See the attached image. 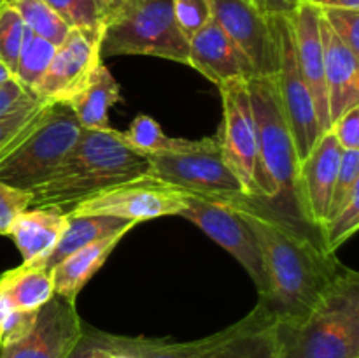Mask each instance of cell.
Returning <instances> with one entry per match:
<instances>
[{
	"label": "cell",
	"instance_id": "6da1fadb",
	"mask_svg": "<svg viewBox=\"0 0 359 358\" xmlns=\"http://www.w3.org/2000/svg\"><path fill=\"white\" fill-rule=\"evenodd\" d=\"M255 232L269 277V295L259 298L277 321H297L316 307L333 281L347 269L319 235L284 216L266 200L249 195L223 197Z\"/></svg>",
	"mask_w": 359,
	"mask_h": 358
},
{
	"label": "cell",
	"instance_id": "7a4b0ae2",
	"mask_svg": "<svg viewBox=\"0 0 359 358\" xmlns=\"http://www.w3.org/2000/svg\"><path fill=\"white\" fill-rule=\"evenodd\" d=\"M149 164L119 135V130L83 128L65 160L32 190L30 207H56L69 213L76 204L121 183L146 178Z\"/></svg>",
	"mask_w": 359,
	"mask_h": 358
},
{
	"label": "cell",
	"instance_id": "3957f363",
	"mask_svg": "<svg viewBox=\"0 0 359 358\" xmlns=\"http://www.w3.org/2000/svg\"><path fill=\"white\" fill-rule=\"evenodd\" d=\"M256 130V197L294 221L298 214V153L280 105L276 76L248 79ZM305 225V223H304Z\"/></svg>",
	"mask_w": 359,
	"mask_h": 358
},
{
	"label": "cell",
	"instance_id": "277c9868",
	"mask_svg": "<svg viewBox=\"0 0 359 358\" xmlns=\"http://www.w3.org/2000/svg\"><path fill=\"white\" fill-rule=\"evenodd\" d=\"M277 358H359V272L347 267L305 318L276 323Z\"/></svg>",
	"mask_w": 359,
	"mask_h": 358
},
{
	"label": "cell",
	"instance_id": "5b68a950",
	"mask_svg": "<svg viewBox=\"0 0 359 358\" xmlns=\"http://www.w3.org/2000/svg\"><path fill=\"white\" fill-rule=\"evenodd\" d=\"M100 53L156 56L188 65L189 41L175 21L172 0H121L109 7Z\"/></svg>",
	"mask_w": 359,
	"mask_h": 358
},
{
	"label": "cell",
	"instance_id": "8992f818",
	"mask_svg": "<svg viewBox=\"0 0 359 358\" xmlns=\"http://www.w3.org/2000/svg\"><path fill=\"white\" fill-rule=\"evenodd\" d=\"M81 132L83 126L69 105L51 104L39 125L0 160V181L32 192L65 160Z\"/></svg>",
	"mask_w": 359,
	"mask_h": 358
},
{
	"label": "cell",
	"instance_id": "52a82bcc",
	"mask_svg": "<svg viewBox=\"0 0 359 358\" xmlns=\"http://www.w3.org/2000/svg\"><path fill=\"white\" fill-rule=\"evenodd\" d=\"M179 216L195 223L203 234L226 249L249 274L259 298H266L269 277L258 239L248 221L223 197L186 193V207L179 213Z\"/></svg>",
	"mask_w": 359,
	"mask_h": 358
},
{
	"label": "cell",
	"instance_id": "ba28073f",
	"mask_svg": "<svg viewBox=\"0 0 359 358\" xmlns=\"http://www.w3.org/2000/svg\"><path fill=\"white\" fill-rule=\"evenodd\" d=\"M273 41L277 49L276 83L279 90L280 105L293 133L298 160H304L312 147L321 139L314 100L298 69L294 53V34L290 16H269Z\"/></svg>",
	"mask_w": 359,
	"mask_h": 358
},
{
	"label": "cell",
	"instance_id": "9c48e42d",
	"mask_svg": "<svg viewBox=\"0 0 359 358\" xmlns=\"http://www.w3.org/2000/svg\"><path fill=\"white\" fill-rule=\"evenodd\" d=\"M149 178L193 195H245L241 181L223 157L219 133L195 151L174 154H146Z\"/></svg>",
	"mask_w": 359,
	"mask_h": 358
},
{
	"label": "cell",
	"instance_id": "30bf717a",
	"mask_svg": "<svg viewBox=\"0 0 359 358\" xmlns=\"http://www.w3.org/2000/svg\"><path fill=\"white\" fill-rule=\"evenodd\" d=\"M186 207V192L158 179L140 178L104 190L83 202L76 204L67 214L70 216H112L126 221L153 220L174 216Z\"/></svg>",
	"mask_w": 359,
	"mask_h": 358
},
{
	"label": "cell",
	"instance_id": "8fae6325",
	"mask_svg": "<svg viewBox=\"0 0 359 358\" xmlns=\"http://www.w3.org/2000/svg\"><path fill=\"white\" fill-rule=\"evenodd\" d=\"M223 98L221 147L228 167L241 181L245 195L256 197V130L248 81L217 88Z\"/></svg>",
	"mask_w": 359,
	"mask_h": 358
},
{
	"label": "cell",
	"instance_id": "7c38bea8",
	"mask_svg": "<svg viewBox=\"0 0 359 358\" xmlns=\"http://www.w3.org/2000/svg\"><path fill=\"white\" fill-rule=\"evenodd\" d=\"M100 37H93L77 28H70L55 58L32 90L35 98L48 104L67 102L83 90L102 63Z\"/></svg>",
	"mask_w": 359,
	"mask_h": 358
},
{
	"label": "cell",
	"instance_id": "4fadbf2b",
	"mask_svg": "<svg viewBox=\"0 0 359 358\" xmlns=\"http://www.w3.org/2000/svg\"><path fill=\"white\" fill-rule=\"evenodd\" d=\"M83 321L76 302L53 295L39 309L34 326L25 336L0 346V358H67Z\"/></svg>",
	"mask_w": 359,
	"mask_h": 358
},
{
	"label": "cell",
	"instance_id": "5bb4252c",
	"mask_svg": "<svg viewBox=\"0 0 359 358\" xmlns=\"http://www.w3.org/2000/svg\"><path fill=\"white\" fill-rule=\"evenodd\" d=\"M212 16L251 63L255 76H276L277 49L269 16L252 0H212Z\"/></svg>",
	"mask_w": 359,
	"mask_h": 358
},
{
	"label": "cell",
	"instance_id": "9a60e30c",
	"mask_svg": "<svg viewBox=\"0 0 359 358\" xmlns=\"http://www.w3.org/2000/svg\"><path fill=\"white\" fill-rule=\"evenodd\" d=\"M340 157L342 147L328 130L298 164V214L307 227L318 232L328 213Z\"/></svg>",
	"mask_w": 359,
	"mask_h": 358
},
{
	"label": "cell",
	"instance_id": "2e32d148",
	"mask_svg": "<svg viewBox=\"0 0 359 358\" xmlns=\"http://www.w3.org/2000/svg\"><path fill=\"white\" fill-rule=\"evenodd\" d=\"M294 34L298 69L312 95L321 133L332 126L325 81V53L321 39V9L314 4L300 2L290 16Z\"/></svg>",
	"mask_w": 359,
	"mask_h": 358
},
{
	"label": "cell",
	"instance_id": "e0dca14e",
	"mask_svg": "<svg viewBox=\"0 0 359 358\" xmlns=\"http://www.w3.org/2000/svg\"><path fill=\"white\" fill-rule=\"evenodd\" d=\"M276 323L258 302L241 321L198 339V358H277Z\"/></svg>",
	"mask_w": 359,
	"mask_h": 358
},
{
	"label": "cell",
	"instance_id": "ac0fdd59",
	"mask_svg": "<svg viewBox=\"0 0 359 358\" xmlns=\"http://www.w3.org/2000/svg\"><path fill=\"white\" fill-rule=\"evenodd\" d=\"M188 65L217 88L255 76L251 63L214 18L189 39Z\"/></svg>",
	"mask_w": 359,
	"mask_h": 358
},
{
	"label": "cell",
	"instance_id": "d6986e66",
	"mask_svg": "<svg viewBox=\"0 0 359 358\" xmlns=\"http://www.w3.org/2000/svg\"><path fill=\"white\" fill-rule=\"evenodd\" d=\"M325 81L332 123L359 105V56L354 55L321 16Z\"/></svg>",
	"mask_w": 359,
	"mask_h": 358
},
{
	"label": "cell",
	"instance_id": "ffe728a7",
	"mask_svg": "<svg viewBox=\"0 0 359 358\" xmlns=\"http://www.w3.org/2000/svg\"><path fill=\"white\" fill-rule=\"evenodd\" d=\"M67 220V213L56 207H30L14 218L4 235L13 239L23 263L39 265L62 237Z\"/></svg>",
	"mask_w": 359,
	"mask_h": 358
},
{
	"label": "cell",
	"instance_id": "44dd1931",
	"mask_svg": "<svg viewBox=\"0 0 359 358\" xmlns=\"http://www.w3.org/2000/svg\"><path fill=\"white\" fill-rule=\"evenodd\" d=\"M132 228H121L114 234L102 237L91 244L84 246L79 251L67 256L63 262H60L51 270L53 284H55V295L67 298L70 302H76L77 295L83 291L88 281L100 270L105 260L109 258L116 246L119 244Z\"/></svg>",
	"mask_w": 359,
	"mask_h": 358
},
{
	"label": "cell",
	"instance_id": "7402d4cb",
	"mask_svg": "<svg viewBox=\"0 0 359 358\" xmlns=\"http://www.w3.org/2000/svg\"><path fill=\"white\" fill-rule=\"evenodd\" d=\"M119 100H121V91H119L118 81L102 62L93 79L63 104L72 109L83 128L109 130L111 128L109 111Z\"/></svg>",
	"mask_w": 359,
	"mask_h": 358
},
{
	"label": "cell",
	"instance_id": "603a6c76",
	"mask_svg": "<svg viewBox=\"0 0 359 358\" xmlns=\"http://www.w3.org/2000/svg\"><path fill=\"white\" fill-rule=\"evenodd\" d=\"M67 218L69 220H67V227L62 237L58 239L53 251L39 263V267H42V269L53 270L67 256L79 251L84 246L91 244L102 237H107V235L114 234L121 228H133L135 225H139L137 221L100 216V214H91V216H70V214H67Z\"/></svg>",
	"mask_w": 359,
	"mask_h": 358
},
{
	"label": "cell",
	"instance_id": "cb8c5ba5",
	"mask_svg": "<svg viewBox=\"0 0 359 358\" xmlns=\"http://www.w3.org/2000/svg\"><path fill=\"white\" fill-rule=\"evenodd\" d=\"M0 291L23 311H39L55 295L51 270L21 263L0 276Z\"/></svg>",
	"mask_w": 359,
	"mask_h": 358
},
{
	"label": "cell",
	"instance_id": "d4e9b609",
	"mask_svg": "<svg viewBox=\"0 0 359 358\" xmlns=\"http://www.w3.org/2000/svg\"><path fill=\"white\" fill-rule=\"evenodd\" d=\"M119 135L133 151L144 154V157L146 154H174L195 151L205 146L210 139V137H205V139L191 140L170 137L163 132L156 119L147 114L135 116V119L130 123L128 130L119 132Z\"/></svg>",
	"mask_w": 359,
	"mask_h": 358
},
{
	"label": "cell",
	"instance_id": "484cf974",
	"mask_svg": "<svg viewBox=\"0 0 359 358\" xmlns=\"http://www.w3.org/2000/svg\"><path fill=\"white\" fill-rule=\"evenodd\" d=\"M56 46L53 42L46 41L41 35L34 34L27 28L23 39V46H21L20 58H18L16 72H14V79L32 93L35 84L41 81L44 76L48 67L51 65V60L55 58ZM34 95V93H32Z\"/></svg>",
	"mask_w": 359,
	"mask_h": 358
},
{
	"label": "cell",
	"instance_id": "4316f807",
	"mask_svg": "<svg viewBox=\"0 0 359 358\" xmlns=\"http://www.w3.org/2000/svg\"><path fill=\"white\" fill-rule=\"evenodd\" d=\"M70 28L102 39L111 0H44Z\"/></svg>",
	"mask_w": 359,
	"mask_h": 358
},
{
	"label": "cell",
	"instance_id": "83f0119b",
	"mask_svg": "<svg viewBox=\"0 0 359 358\" xmlns=\"http://www.w3.org/2000/svg\"><path fill=\"white\" fill-rule=\"evenodd\" d=\"M4 2L9 4L20 14L28 30L41 35L46 41L53 42L56 48L62 44L63 39L69 34V25L44 0H4Z\"/></svg>",
	"mask_w": 359,
	"mask_h": 358
},
{
	"label": "cell",
	"instance_id": "f1b7e54d",
	"mask_svg": "<svg viewBox=\"0 0 359 358\" xmlns=\"http://www.w3.org/2000/svg\"><path fill=\"white\" fill-rule=\"evenodd\" d=\"M49 107L51 104L35 98L9 114L0 116V160H4L39 125Z\"/></svg>",
	"mask_w": 359,
	"mask_h": 358
},
{
	"label": "cell",
	"instance_id": "f546056e",
	"mask_svg": "<svg viewBox=\"0 0 359 358\" xmlns=\"http://www.w3.org/2000/svg\"><path fill=\"white\" fill-rule=\"evenodd\" d=\"M133 339L135 337L114 336V333L104 332V330H98L83 321L79 337L67 358H109L118 351L126 350L133 343Z\"/></svg>",
	"mask_w": 359,
	"mask_h": 358
},
{
	"label": "cell",
	"instance_id": "4dcf8cb0",
	"mask_svg": "<svg viewBox=\"0 0 359 358\" xmlns=\"http://www.w3.org/2000/svg\"><path fill=\"white\" fill-rule=\"evenodd\" d=\"M359 228V190L351 195L346 206L337 211L319 228V235L330 253H335Z\"/></svg>",
	"mask_w": 359,
	"mask_h": 358
},
{
	"label": "cell",
	"instance_id": "1f68e13d",
	"mask_svg": "<svg viewBox=\"0 0 359 358\" xmlns=\"http://www.w3.org/2000/svg\"><path fill=\"white\" fill-rule=\"evenodd\" d=\"M25 32H27V27L20 14L9 4L0 0V60L6 63L13 76L16 72Z\"/></svg>",
	"mask_w": 359,
	"mask_h": 358
},
{
	"label": "cell",
	"instance_id": "d6a6232c",
	"mask_svg": "<svg viewBox=\"0 0 359 358\" xmlns=\"http://www.w3.org/2000/svg\"><path fill=\"white\" fill-rule=\"evenodd\" d=\"M359 190V150H342L332 199H330L326 220L346 206L354 192ZM325 220V221H326Z\"/></svg>",
	"mask_w": 359,
	"mask_h": 358
},
{
	"label": "cell",
	"instance_id": "836d02e7",
	"mask_svg": "<svg viewBox=\"0 0 359 358\" xmlns=\"http://www.w3.org/2000/svg\"><path fill=\"white\" fill-rule=\"evenodd\" d=\"M174 16L186 39H191L212 20V0H172Z\"/></svg>",
	"mask_w": 359,
	"mask_h": 358
},
{
	"label": "cell",
	"instance_id": "e575fe53",
	"mask_svg": "<svg viewBox=\"0 0 359 358\" xmlns=\"http://www.w3.org/2000/svg\"><path fill=\"white\" fill-rule=\"evenodd\" d=\"M321 16L335 32L337 37L359 56V9L326 7L321 9Z\"/></svg>",
	"mask_w": 359,
	"mask_h": 358
},
{
	"label": "cell",
	"instance_id": "d590c367",
	"mask_svg": "<svg viewBox=\"0 0 359 358\" xmlns=\"http://www.w3.org/2000/svg\"><path fill=\"white\" fill-rule=\"evenodd\" d=\"M39 311H23L16 307L6 295L0 291V332L2 344L20 339L34 326Z\"/></svg>",
	"mask_w": 359,
	"mask_h": 358
},
{
	"label": "cell",
	"instance_id": "8d00e7d4",
	"mask_svg": "<svg viewBox=\"0 0 359 358\" xmlns=\"http://www.w3.org/2000/svg\"><path fill=\"white\" fill-rule=\"evenodd\" d=\"M139 358H198V340L170 343L167 339L140 337Z\"/></svg>",
	"mask_w": 359,
	"mask_h": 358
},
{
	"label": "cell",
	"instance_id": "74e56055",
	"mask_svg": "<svg viewBox=\"0 0 359 358\" xmlns=\"http://www.w3.org/2000/svg\"><path fill=\"white\" fill-rule=\"evenodd\" d=\"M32 192L14 188L0 181V235L6 234L14 218L30 209Z\"/></svg>",
	"mask_w": 359,
	"mask_h": 358
},
{
	"label": "cell",
	"instance_id": "f35d334b",
	"mask_svg": "<svg viewBox=\"0 0 359 358\" xmlns=\"http://www.w3.org/2000/svg\"><path fill=\"white\" fill-rule=\"evenodd\" d=\"M342 150H359V105L344 112L330 126Z\"/></svg>",
	"mask_w": 359,
	"mask_h": 358
},
{
	"label": "cell",
	"instance_id": "ab89813d",
	"mask_svg": "<svg viewBox=\"0 0 359 358\" xmlns=\"http://www.w3.org/2000/svg\"><path fill=\"white\" fill-rule=\"evenodd\" d=\"M35 97L28 90H25L16 79L0 84V116H6L23 105L34 102Z\"/></svg>",
	"mask_w": 359,
	"mask_h": 358
},
{
	"label": "cell",
	"instance_id": "60d3db41",
	"mask_svg": "<svg viewBox=\"0 0 359 358\" xmlns=\"http://www.w3.org/2000/svg\"><path fill=\"white\" fill-rule=\"evenodd\" d=\"M259 7L266 16H291L294 7L300 4V0H258Z\"/></svg>",
	"mask_w": 359,
	"mask_h": 358
},
{
	"label": "cell",
	"instance_id": "b9f144b4",
	"mask_svg": "<svg viewBox=\"0 0 359 358\" xmlns=\"http://www.w3.org/2000/svg\"><path fill=\"white\" fill-rule=\"evenodd\" d=\"M300 2H309L318 6L319 9L326 7H346V9H359V0H300Z\"/></svg>",
	"mask_w": 359,
	"mask_h": 358
},
{
	"label": "cell",
	"instance_id": "7bdbcfd3",
	"mask_svg": "<svg viewBox=\"0 0 359 358\" xmlns=\"http://www.w3.org/2000/svg\"><path fill=\"white\" fill-rule=\"evenodd\" d=\"M11 79H14L13 72H11V70L6 67V63L0 60V84L7 83V81H11Z\"/></svg>",
	"mask_w": 359,
	"mask_h": 358
},
{
	"label": "cell",
	"instance_id": "ee69618b",
	"mask_svg": "<svg viewBox=\"0 0 359 358\" xmlns=\"http://www.w3.org/2000/svg\"><path fill=\"white\" fill-rule=\"evenodd\" d=\"M252 2H255V4H256V6H258V7H259V2H258V0H252ZM259 9H262V7H259Z\"/></svg>",
	"mask_w": 359,
	"mask_h": 358
},
{
	"label": "cell",
	"instance_id": "f6af8a7d",
	"mask_svg": "<svg viewBox=\"0 0 359 358\" xmlns=\"http://www.w3.org/2000/svg\"><path fill=\"white\" fill-rule=\"evenodd\" d=\"M118 2H121V0H111V4H118Z\"/></svg>",
	"mask_w": 359,
	"mask_h": 358
},
{
	"label": "cell",
	"instance_id": "bcb514c9",
	"mask_svg": "<svg viewBox=\"0 0 359 358\" xmlns=\"http://www.w3.org/2000/svg\"><path fill=\"white\" fill-rule=\"evenodd\" d=\"M0 346H2V332H0Z\"/></svg>",
	"mask_w": 359,
	"mask_h": 358
}]
</instances>
